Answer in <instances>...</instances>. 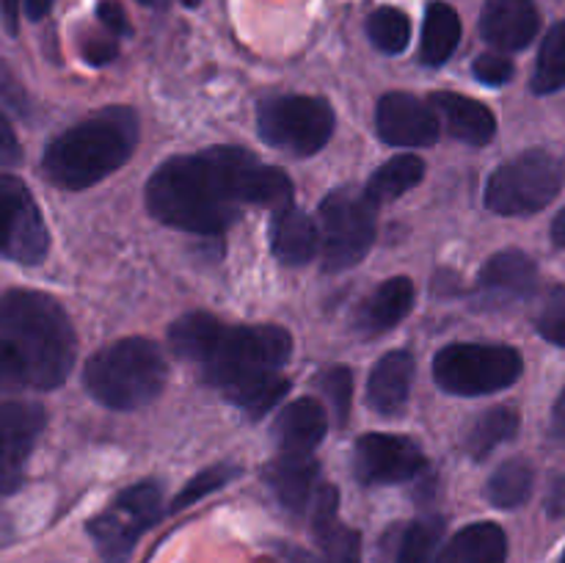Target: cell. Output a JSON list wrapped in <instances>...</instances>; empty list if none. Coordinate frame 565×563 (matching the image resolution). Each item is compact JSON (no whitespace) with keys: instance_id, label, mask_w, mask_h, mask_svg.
<instances>
[{"instance_id":"obj_28","label":"cell","mask_w":565,"mask_h":563,"mask_svg":"<svg viewBox=\"0 0 565 563\" xmlns=\"http://www.w3.org/2000/svg\"><path fill=\"white\" fill-rule=\"evenodd\" d=\"M535 472L527 461H505L494 475L489 478V500L494 502L497 508H519L530 500L533 495Z\"/></svg>"},{"instance_id":"obj_19","label":"cell","mask_w":565,"mask_h":563,"mask_svg":"<svg viewBox=\"0 0 565 563\" xmlns=\"http://www.w3.org/2000/svg\"><path fill=\"white\" fill-rule=\"evenodd\" d=\"M326 428H329V417H326L323 403L315 401V397H301V401H292L290 406L281 408L274 434L281 453L312 456L315 447L323 442Z\"/></svg>"},{"instance_id":"obj_37","label":"cell","mask_w":565,"mask_h":563,"mask_svg":"<svg viewBox=\"0 0 565 563\" xmlns=\"http://www.w3.org/2000/svg\"><path fill=\"white\" fill-rule=\"evenodd\" d=\"M20 160H22L20 141H17V136H14V130H11L9 119L0 114V169H6V166H17Z\"/></svg>"},{"instance_id":"obj_43","label":"cell","mask_w":565,"mask_h":563,"mask_svg":"<svg viewBox=\"0 0 565 563\" xmlns=\"http://www.w3.org/2000/svg\"><path fill=\"white\" fill-rule=\"evenodd\" d=\"M20 6L22 0H0V11H3V20L11 33H17V14H20Z\"/></svg>"},{"instance_id":"obj_10","label":"cell","mask_w":565,"mask_h":563,"mask_svg":"<svg viewBox=\"0 0 565 563\" xmlns=\"http://www.w3.org/2000/svg\"><path fill=\"white\" fill-rule=\"evenodd\" d=\"M160 508L163 495L152 480H141L121 491L103 513L88 522V535L97 544L99 557L105 563H125L143 530L160 517Z\"/></svg>"},{"instance_id":"obj_17","label":"cell","mask_w":565,"mask_h":563,"mask_svg":"<svg viewBox=\"0 0 565 563\" xmlns=\"http://www.w3.org/2000/svg\"><path fill=\"white\" fill-rule=\"evenodd\" d=\"M312 530L326 563H362V535L337 519L340 495L334 486H318L312 497Z\"/></svg>"},{"instance_id":"obj_30","label":"cell","mask_w":565,"mask_h":563,"mask_svg":"<svg viewBox=\"0 0 565 563\" xmlns=\"http://www.w3.org/2000/svg\"><path fill=\"white\" fill-rule=\"evenodd\" d=\"M367 36L381 53H403L412 42V20L401 9H375L367 20Z\"/></svg>"},{"instance_id":"obj_21","label":"cell","mask_w":565,"mask_h":563,"mask_svg":"<svg viewBox=\"0 0 565 563\" xmlns=\"http://www.w3.org/2000/svg\"><path fill=\"white\" fill-rule=\"evenodd\" d=\"M318 475L320 467L312 456H290V453H281L265 467L270 491L292 513H303L309 508L318 489Z\"/></svg>"},{"instance_id":"obj_5","label":"cell","mask_w":565,"mask_h":563,"mask_svg":"<svg viewBox=\"0 0 565 563\" xmlns=\"http://www.w3.org/2000/svg\"><path fill=\"white\" fill-rule=\"evenodd\" d=\"M169 364L158 342L147 337H125L99 348L83 368L88 395L116 412H132L163 392Z\"/></svg>"},{"instance_id":"obj_14","label":"cell","mask_w":565,"mask_h":563,"mask_svg":"<svg viewBox=\"0 0 565 563\" xmlns=\"http://www.w3.org/2000/svg\"><path fill=\"white\" fill-rule=\"evenodd\" d=\"M375 130L392 147H430L439 138V119L430 103L406 92L381 97L375 108Z\"/></svg>"},{"instance_id":"obj_27","label":"cell","mask_w":565,"mask_h":563,"mask_svg":"<svg viewBox=\"0 0 565 563\" xmlns=\"http://www.w3.org/2000/svg\"><path fill=\"white\" fill-rule=\"evenodd\" d=\"M519 431V414L511 406H494L472 425L467 436V450L475 458H486L491 450L502 445V442H511Z\"/></svg>"},{"instance_id":"obj_47","label":"cell","mask_w":565,"mask_h":563,"mask_svg":"<svg viewBox=\"0 0 565 563\" xmlns=\"http://www.w3.org/2000/svg\"><path fill=\"white\" fill-rule=\"evenodd\" d=\"M561 563H565V555H563V561H561Z\"/></svg>"},{"instance_id":"obj_42","label":"cell","mask_w":565,"mask_h":563,"mask_svg":"<svg viewBox=\"0 0 565 563\" xmlns=\"http://www.w3.org/2000/svg\"><path fill=\"white\" fill-rule=\"evenodd\" d=\"M55 0H22V9H25L28 20H42L50 9H53Z\"/></svg>"},{"instance_id":"obj_36","label":"cell","mask_w":565,"mask_h":563,"mask_svg":"<svg viewBox=\"0 0 565 563\" xmlns=\"http://www.w3.org/2000/svg\"><path fill=\"white\" fill-rule=\"evenodd\" d=\"M116 53H119V47H116V42L110 39L108 31H105V36H88L86 42H83V55H86L88 64L94 66L110 64V61L116 59Z\"/></svg>"},{"instance_id":"obj_18","label":"cell","mask_w":565,"mask_h":563,"mask_svg":"<svg viewBox=\"0 0 565 563\" xmlns=\"http://www.w3.org/2000/svg\"><path fill=\"white\" fill-rule=\"evenodd\" d=\"M428 103L436 114H441L447 130L458 141L469 144V147H483L494 138L497 119L480 99L456 92H436L430 94Z\"/></svg>"},{"instance_id":"obj_1","label":"cell","mask_w":565,"mask_h":563,"mask_svg":"<svg viewBox=\"0 0 565 563\" xmlns=\"http://www.w3.org/2000/svg\"><path fill=\"white\" fill-rule=\"evenodd\" d=\"M292 202V182L281 169L259 163L241 147H210L177 155L147 182V208L163 224L193 235H218L235 224L241 204L281 208Z\"/></svg>"},{"instance_id":"obj_23","label":"cell","mask_w":565,"mask_h":563,"mask_svg":"<svg viewBox=\"0 0 565 563\" xmlns=\"http://www.w3.org/2000/svg\"><path fill=\"white\" fill-rule=\"evenodd\" d=\"M270 248L285 265H307L318 252V230L296 204H281L270 219Z\"/></svg>"},{"instance_id":"obj_8","label":"cell","mask_w":565,"mask_h":563,"mask_svg":"<svg viewBox=\"0 0 565 563\" xmlns=\"http://www.w3.org/2000/svg\"><path fill=\"white\" fill-rule=\"evenodd\" d=\"M257 132L270 147L307 158L329 144L334 132V110L323 97L279 94L259 103Z\"/></svg>"},{"instance_id":"obj_13","label":"cell","mask_w":565,"mask_h":563,"mask_svg":"<svg viewBox=\"0 0 565 563\" xmlns=\"http://www.w3.org/2000/svg\"><path fill=\"white\" fill-rule=\"evenodd\" d=\"M44 419V408L33 401L0 403V495H11L22 486Z\"/></svg>"},{"instance_id":"obj_11","label":"cell","mask_w":565,"mask_h":563,"mask_svg":"<svg viewBox=\"0 0 565 563\" xmlns=\"http://www.w3.org/2000/svg\"><path fill=\"white\" fill-rule=\"evenodd\" d=\"M50 235L33 193L14 174H0V257L20 265L42 263Z\"/></svg>"},{"instance_id":"obj_38","label":"cell","mask_w":565,"mask_h":563,"mask_svg":"<svg viewBox=\"0 0 565 563\" xmlns=\"http://www.w3.org/2000/svg\"><path fill=\"white\" fill-rule=\"evenodd\" d=\"M97 17L110 36H125V33H130V22H127L125 11H121L116 3H110V0L108 3L97 6Z\"/></svg>"},{"instance_id":"obj_22","label":"cell","mask_w":565,"mask_h":563,"mask_svg":"<svg viewBox=\"0 0 565 563\" xmlns=\"http://www.w3.org/2000/svg\"><path fill=\"white\" fill-rule=\"evenodd\" d=\"M414 370H417V362L408 351H392L381 357L367 381L370 408H375L384 417L401 412L408 401V392H412Z\"/></svg>"},{"instance_id":"obj_16","label":"cell","mask_w":565,"mask_h":563,"mask_svg":"<svg viewBox=\"0 0 565 563\" xmlns=\"http://www.w3.org/2000/svg\"><path fill=\"white\" fill-rule=\"evenodd\" d=\"M541 28L533 0H486L480 33L497 50H524Z\"/></svg>"},{"instance_id":"obj_33","label":"cell","mask_w":565,"mask_h":563,"mask_svg":"<svg viewBox=\"0 0 565 563\" xmlns=\"http://www.w3.org/2000/svg\"><path fill=\"white\" fill-rule=\"evenodd\" d=\"M318 386L323 390L326 401L331 403V414H334L337 425H345L351 417V401H353V373L351 368H337L323 370L318 375Z\"/></svg>"},{"instance_id":"obj_46","label":"cell","mask_w":565,"mask_h":563,"mask_svg":"<svg viewBox=\"0 0 565 563\" xmlns=\"http://www.w3.org/2000/svg\"><path fill=\"white\" fill-rule=\"evenodd\" d=\"M138 3L154 6V9H160V6H166V3H169V0H138Z\"/></svg>"},{"instance_id":"obj_41","label":"cell","mask_w":565,"mask_h":563,"mask_svg":"<svg viewBox=\"0 0 565 563\" xmlns=\"http://www.w3.org/2000/svg\"><path fill=\"white\" fill-rule=\"evenodd\" d=\"M550 431H552V436H557V439H565V390L555 401V408H552Z\"/></svg>"},{"instance_id":"obj_34","label":"cell","mask_w":565,"mask_h":563,"mask_svg":"<svg viewBox=\"0 0 565 563\" xmlns=\"http://www.w3.org/2000/svg\"><path fill=\"white\" fill-rule=\"evenodd\" d=\"M535 326H539V334L544 340L565 348V287L550 290L539 318H535Z\"/></svg>"},{"instance_id":"obj_44","label":"cell","mask_w":565,"mask_h":563,"mask_svg":"<svg viewBox=\"0 0 565 563\" xmlns=\"http://www.w3.org/2000/svg\"><path fill=\"white\" fill-rule=\"evenodd\" d=\"M552 243L565 248V208L555 215V221H552Z\"/></svg>"},{"instance_id":"obj_25","label":"cell","mask_w":565,"mask_h":563,"mask_svg":"<svg viewBox=\"0 0 565 563\" xmlns=\"http://www.w3.org/2000/svg\"><path fill=\"white\" fill-rule=\"evenodd\" d=\"M461 42V20L447 3H430L425 11L423 44H419V59L425 66H441L450 61Z\"/></svg>"},{"instance_id":"obj_24","label":"cell","mask_w":565,"mask_h":563,"mask_svg":"<svg viewBox=\"0 0 565 563\" xmlns=\"http://www.w3.org/2000/svg\"><path fill=\"white\" fill-rule=\"evenodd\" d=\"M508 535L494 522H475L458 530L441 552L439 563H505Z\"/></svg>"},{"instance_id":"obj_45","label":"cell","mask_w":565,"mask_h":563,"mask_svg":"<svg viewBox=\"0 0 565 563\" xmlns=\"http://www.w3.org/2000/svg\"><path fill=\"white\" fill-rule=\"evenodd\" d=\"M292 563H320V561H318V557L307 555V552H298V555H296V561H292Z\"/></svg>"},{"instance_id":"obj_12","label":"cell","mask_w":565,"mask_h":563,"mask_svg":"<svg viewBox=\"0 0 565 563\" xmlns=\"http://www.w3.org/2000/svg\"><path fill=\"white\" fill-rule=\"evenodd\" d=\"M428 461L417 442L401 434H364L353 447V472L367 486H392L414 480Z\"/></svg>"},{"instance_id":"obj_35","label":"cell","mask_w":565,"mask_h":563,"mask_svg":"<svg viewBox=\"0 0 565 563\" xmlns=\"http://www.w3.org/2000/svg\"><path fill=\"white\" fill-rule=\"evenodd\" d=\"M472 72L486 86H505L513 77V61L505 59L502 53H483L475 59Z\"/></svg>"},{"instance_id":"obj_9","label":"cell","mask_w":565,"mask_h":563,"mask_svg":"<svg viewBox=\"0 0 565 563\" xmlns=\"http://www.w3.org/2000/svg\"><path fill=\"white\" fill-rule=\"evenodd\" d=\"M379 204L356 188H337L320 204L323 221V268L331 274L353 268L364 259L375 241Z\"/></svg>"},{"instance_id":"obj_32","label":"cell","mask_w":565,"mask_h":563,"mask_svg":"<svg viewBox=\"0 0 565 563\" xmlns=\"http://www.w3.org/2000/svg\"><path fill=\"white\" fill-rule=\"evenodd\" d=\"M241 472L243 469L235 467V464H215V467L202 469V472L193 475V478L185 484V489L174 497V502L169 506V513L182 511V508L193 506V502H199L202 497L224 489V486L232 484V480H235Z\"/></svg>"},{"instance_id":"obj_20","label":"cell","mask_w":565,"mask_h":563,"mask_svg":"<svg viewBox=\"0 0 565 563\" xmlns=\"http://www.w3.org/2000/svg\"><path fill=\"white\" fill-rule=\"evenodd\" d=\"M414 282L408 276H392L381 282L356 315V329L364 337H379L395 329L403 318L414 309Z\"/></svg>"},{"instance_id":"obj_26","label":"cell","mask_w":565,"mask_h":563,"mask_svg":"<svg viewBox=\"0 0 565 563\" xmlns=\"http://www.w3.org/2000/svg\"><path fill=\"white\" fill-rule=\"evenodd\" d=\"M425 177V163L419 155H397V158L386 160L379 171L373 174V180L367 182L364 193L373 204L390 202V199H401L403 193L412 191L414 185H419Z\"/></svg>"},{"instance_id":"obj_40","label":"cell","mask_w":565,"mask_h":563,"mask_svg":"<svg viewBox=\"0 0 565 563\" xmlns=\"http://www.w3.org/2000/svg\"><path fill=\"white\" fill-rule=\"evenodd\" d=\"M14 384H22L20 373H17V364L14 359H11V353L0 346V392L9 390V386Z\"/></svg>"},{"instance_id":"obj_31","label":"cell","mask_w":565,"mask_h":563,"mask_svg":"<svg viewBox=\"0 0 565 563\" xmlns=\"http://www.w3.org/2000/svg\"><path fill=\"white\" fill-rule=\"evenodd\" d=\"M441 533H445V522L439 517L417 519L403 535L395 563H436Z\"/></svg>"},{"instance_id":"obj_4","label":"cell","mask_w":565,"mask_h":563,"mask_svg":"<svg viewBox=\"0 0 565 563\" xmlns=\"http://www.w3.org/2000/svg\"><path fill=\"white\" fill-rule=\"evenodd\" d=\"M136 141V110L125 105H110L53 138L44 149L42 169L53 185L83 191L127 163Z\"/></svg>"},{"instance_id":"obj_39","label":"cell","mask_w":565,"mask_h":563,"mask_svg":"<svg viewBox=\"0 0 565 563\" xmlns=\"http://www.w3.org/2000/svg\"><path fill=\"white\" fill-rule=\"evenodd\" d=\"M546 511H550L552 519L565 517V478H557L552 484L550 495H546Z\"/></svg>"},{"instance_id":"obj_29","label":"cell","mask_w":565,"mask_h":563,"mask_svg":"<svg viewBox=\"0 0 565 563\" xmlns=\"http://www.w3.org/2000/svg\"><path fill=\"white\" fill-rule=\"evenodd\" d=\"M561 88H565V20L546 33L533 72L535 94H552Z\"/></svg>"},{"instance_id":"obj_2","label":"cell","mask_w":565,"mask_h":563,"mask_svg":"<svg viewBox=\"0 0 565 563\" xmlns=\"http://www.w3.org/2000/svg\"><path fill=\"white\" fill-rule=\"evenodd\" d=\"M169 346L252 417H263L290 390L279 373L292 340L279 326H226L210 312H188L171 326Z\"/></svg>"},{"instance_id":"obj_6","label":"cell","mask_w":565,"mask_h":563,"mask_svg":"<svg viewBox=\"0 0 565 563\" xmlns=\"http://www.w3.org/2000/svg\"><path fill=\"white\" fill-rule=\"evenodd\" d=\"M524 362L516 348L497 342H452L434 359V379L450 395H491L516 384Z\"/></svg>"},{"instance_id":"obj_3","label":"cell","mask_w":565,"mask_h":563,"mask_svg":"<svg viewBox=\"0 0 565 563\" xmlns=\"http://www.w3.org/2000/svg\"><path fill=\"white\" fill-rule=\"evenodd\" d=\"M0 346L14 359L22 384L36 390L64 384L77 353L66 309L39 290H9L0 298Z\"/></svg>"},{"instance_id":"obj_7","label":"cell","mask_w":565,"mask_h":563,"mask_svg":"<svg viewBox=\"0 0 565 563\" xmlns=\"http://www.w3.org/2000/svg\"><path fill=\"white\" fill-rule=\"evenodd\" d=\"M565 166L544 149H530L502 163L486 182V208L500 215L544 210L563 191Z\"/></svg>"},{"instance_id":"obj_15","label":"cell","mask_w":565,"mask_h":563,"mask_svg":"<svg viewBox=\"0 0 565 563\" xmlns=\"http://www.w3.org/2000/svg\"><path fill=\"white\" fill-rule=\"evenodd\" d=\"M535 287H539V265L530 254L516 252V248L494 254L478 276V290L483 301L497 304V307L524 301L533 296Z\"/></svg>"}]
</instances>
